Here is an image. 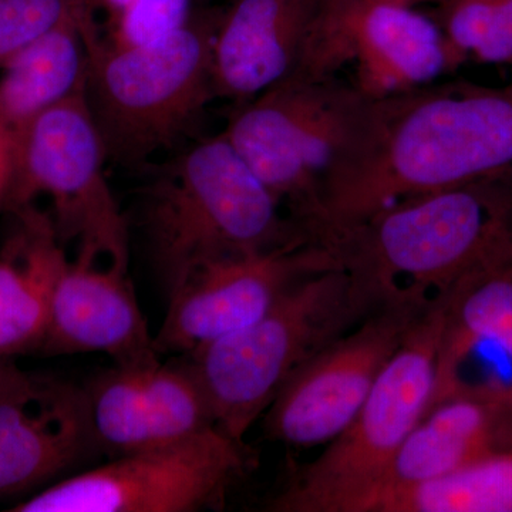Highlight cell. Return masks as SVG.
Here are the masks:
<instances>
[{"label":"cell","mask_w":512,"mask_h":512,"mask_svg":"<svg viewBox=\"0 0 512 512\" xmlns=\"http://www.w3.org/2000/svg\"><path fill=\"white\" fill-rule=\"evenodd\" d=\"M511 174L512 86L365 97L305 231L316 241L404 198Z\"/></svg>","instance_id":"cell-1"},{"label":"cell","mask_w":512,"mask_h":512,"mask_svg":"<svg viewBox=\"0 0 512 512\" xmlns=\"http://www.w3.org/2000/svg\"><path fill=\"white\" fill-rule=\"evenodd\" d=\"M512 235V174L414 195L318 239L373 312L423 315Z\"/></svg>","instance_id":"cell-2"},{"label":"cell","mask_w":512,"mask_h":512,"mask_svg":"<svg viewBox=\"0 0 512 512\" xmlns=\"http://www.w3.org/2000/svg\"><path fill=\"white\" fill-rule=\"evenodd\" d=\"M224 133L164 165L144 192L141 224L168 293L211 262L311 241Z\"/></svg>","instance_id":"cell-3"},{"label":"cell","mask_w":512,"mask_h":512,"mask_svg":"<svg viewBox=\"0 0 512 512\" xmlns=\"http://www.w3.org/2000/svg\"><path fill=\"white\" fill-rule=\"evenodd\" d=\"M220 10L197 9L183 29L151 45L111 47L84 2V97L109 160L144 163L180 140L215 99L212 40Z\"/></svg>","instance_id":"cell-4"},{"label":"cell","mask_w":512,"mask_h":512,"mask_svg":"<svg viewBox=\"0 0 512 512\" xmlns=\"http://www.w3.org/2000/svg\"><path fill=\"white\" fill-rule=\"evenodd\" d=\"M372 312L348 272L336 266L306 276L251 325L184 355L218 429L244 440L293 373Z\"/></svg>","instance_id":"cell-5"},{"label":"cell","mask_w":512,"mask_h":512,"mask_svg":"<svg viewBox=\"0 0 512 512\" xmlns=\"http://www.w3.org/2000/svg\"><path fill=\"white\" fill-rule=\"evenodd\" d=\"M444 323L446 299L416 320L348 429L293 471L266 511L356 512L429 410Z\"/></svg>","instance_id":"cell-6"},{"label":"cell","mask_w":512,"mask_h":512,"mask_svg":"<svg viewBox=\"0 0 512 512\" xmlns=\"http://www.w3.org/2000/svg\"><path fill=\"white\" fill-rule=\"evenodd\" d=\"M107 160L82 90L13 134L3 212L46 195L63 245L74 241L77 255L128 269V227L104 175Z\"/></svg>","instance_id":"cell-7"},{"label":"cell","mask_w":512,"mask_h":512,"mask_svg":"<svg viewBox=\"0 0 512 512\" xmlns=\"http://www.w3.org/2000/svg\"><path fill=\"white\" fill-rule=\"evenodd\" d=\"M363 99L336 76L293 74L235 107L222 133L303 229Z\"/></svg>","instance_id":"cell-8"},{"label":"cell","mask_w":512,"mask_h":512,"mask_svg":"<svg viewBox=\"0 0 512 512\" xmlns=\"http://www.w3.org/2000/svg\"><path fill=\"white\" fill-rule=\"evenodd\" d=\"M256 466L252 448L218 427L173 446L110 458L64 477L12 512H197L221 510Z\"/></svg>","instance_id":"cell-9"},{"label":"cell","mask_w":512,"mask_h":512,"mask_svg":"<svg viewBox=\"0 0 512 512\" xmlns=\"http://www.w3.org/2000/svg\"><path fill=\"white\" fill-rule=\"evenodd\" d=\"M420 316L379 309L316 353L266 410L268 436L299 448L335 440L362 409L383 367Z\"/></svg>","instance_id":"cell-10"},{"label":"cell","mask_w":512,"mask_h":512,"mask_svg":"<svg viewBox=\"0 0 512 512\" xmlns=\"http://www.w3.org/2000/svg\"><path fill=\"white\" fill-rule=\"evenodd\" d=\"M336 266L332 252L312 241L201 266L168 293L154 346L160 355H190L262 318L306 276Z\"/></svg>","instance_id":"cell-11"},{"label":"cell","mask_w":512,"mask_h":512,"mask_svg":"<svg viewBox=\"0 0 512 512\" xmlns=\"http://www.w3.org/2000/svg\"><path fill=\"white\" fill-rule=\"evenodd\" d=\"M355 63L353 86L383 99L436 83L451 73L439 23L392 0H325L323 66L336 74Z\"/></svg>","instance_id":"cell-12"},{"label":"cell","mask_w":512,"mask_h":512,"mask_svg":"<svg viewBox=\"0 0 512 512\" xmlns=\"http://www.w3.org/2000/svg\"><path fill=\"white\" fill-rule=\"evenodd\" d=\"M117 366L84 386L94 440L110 458L173 446L217 427L188 357Z\"/></svg>","instance_id":"cell-13"},{"label":"cell","mask_w":512,"mask_h":512,"mask_svg":"<svg viewBox=\"0 0 512 512\" xmlns=\"http://www.w3.org/2000/svg\"><path fill=\"white\" fill-rule=\"evenodd\" d=\"M325 0H231L212 40L215 99L247 103L293 74L322 77Z\"/></svg>","instance_id":"cell-14"},{"label":"cell","mask_w":512,"mask_h":512,"mask_svg":"<svg viewBox=\"0 0 512 512\" xmlns=\"http://www.w3.org/2000/svg\"><path fill=\"white\" fill-rule=\"evenodd\" d=\"M94 451L99 448L84 387L32 375L0 400V498L52 483Z\"/></svg>","instance_id":"cell-15"},{"label":"cell","mask_w":512,"mask_h":512,"mask_svg":"<svg viewBox=\"0 0 512 512\" xmlns=\"http://www.w3.org/2000/svg\"><path fill=\"white\" fill-rule=\"evenodd\" d=\"M42 356L106 353L117 366L160 359L128 269L76 255L57 282Z\"/></svg>","instance_id":"cell-16"},{"label":"cell","mask_w":512,"mask_h":512,"mask_svg":"<svg viewBox=\"0 0 512 512\" xmlns=\"http://www.w3.org/2000/svg\"><path fill=\"white\" fill-rule=\"evenodd\" d=\"M508 453H512L510 397H450L424 414L376 490L356 512L377 495L439 480Z\"/></svg>","instance_id":"cell-17"},{"label":"cell","mask_w":512,"mask_h":512,"mask_svg":"<svg viewBox=\"0 0 512 512\" xmlns=\"http://www.w3.org/2000/svg\"><path fill=\"white\" fill-rule=\"evenodd\" d=\"M9 215L13 227L0 247V357L6 359L39 352L69 261L50 212L32 204Z\"/></svg>","instance_id":"cell-18"},{"label":"cell","mask_w":512,"mask_h":512,"mask_svg":"<svg viewBox=\"0 0 512 512\" xmlns=\"http://www.w3.org/2000/svg\"><path fill=\"white\" fill-rule=\"evenodd\" d=\"M79 9L56 28L3 64L0 76V131L18 133L43 111L82 92L86 86V40Z\"/></svg>","instance_id":"cell-19"},{"label":"cell","mask_w":512,"mask_h":512,"mask_svg":"<svg viewBox=\"0 0 512 512\" xmlns=\"http://www.w3.org/2000/svg\"><path fill=\"white\" fill-rule=\"evenodd\" d=\"M446 319L493 340L512 360V235L448 293Z\"/></svg>","instance_id":"cell-20"},{"label":"cell","mask_w":512,"mask_h":512,"mask_svg":"<svg viewBox=\"0 0 512 512\" xmlns=\"http://www.w3.org/2000/svg\"><path fill=\"white\" fill-rule=\"evenodd\" d=\"M431 16L446 39L453 72L468 60L512 66V0H443Z\"/></svg>","instance_id":"cell-21"},{"label":"cell","mask_w":512,"mask_h":512,"mask_svg":"<svg viewBox=\"0 0 512 512\" xmlns=\"http://www.w3.org/2000/svg\"><path fill=\"white\" fill-rule=\"evenodd\" d=\"M195 12L194 0H130L100 26L101 40L111 47L151 45L183 29Z\"/></svg>","instance_id":"cell-22"},{"label":"cell","mask_w":512,"mask_h":512,"mask_svg":"<svg viewBox=\"0 0 512 512\" xmlns=\"http://www.w3.org/2000/svg\"><path fill=\"white\" fill-rule=\"evenodd\" d=\"M83 0H0V67L72 16Z\"/></svg>","instance_id":"cell-23"},{"label":"cell","mask_w":512,"mask_h":512,"mask_svg":"<svg viewBox=\"0 0 512 512\" xmlns=\"http://www.w3.org/2000/svg\"><path fill=\"white\" fill-rule=\"evenodd\" d=\"M32 373L23 372L12 359L0 357V400L12 396L13 393L18 392L20 387L25 386Z\"/></svg>","instance_id":"cell-24"},{"label":"cell","mask_w":512,"mask_h":512,"mask_svg":"<svg viewBox=\"0 0 512 512\" xmlns=\"http://www.w3.org/2000/svg\"><path fill=\"white\" fill-rule=\"evenodd\" d=\"M10 144H12V137L0 131V212H3L6 187H8Z\"/></svg>","instance_id":"cell-25"},{"label":"cell","mask_w":512,"mask_h":512,"mask_svg":"<svg viewBox=\"0 0 512 512\" xmlns=\"http://www.w3.org/2000/svg\"><path fill=\"white\" fill-rule=\"evenodd\" d=\"M84 2L94 13H104L106 19H109L119 13L130 0H84Z\"/></svg>","instance_id":"cell-26"},{"label":"cell","mask_w":512,"mask_h":512,"mask_svg":"<svg viewBox=\"0 0 512 512\" xmlns=\"http://www.w3.org/2000/svg\"><path fill=\"white\" fill-rule=\"evenodd\" d=\"M392 2L404 3V5L416 6L419 3H439L443 0H392Z\"/></svg>","instance_id":"cell-27"}]
</instances>
